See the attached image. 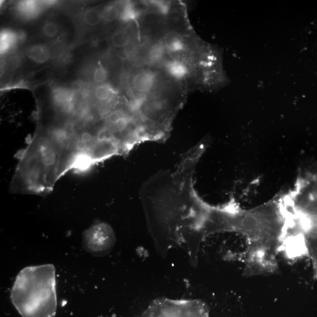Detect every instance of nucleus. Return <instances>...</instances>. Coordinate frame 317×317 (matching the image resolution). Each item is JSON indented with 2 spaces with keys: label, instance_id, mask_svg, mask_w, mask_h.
Wrapping results in <instances>:
<instances>
[{
  "label": "nucleus",
  "instance_id": "obj_1",
  "mask_svg": "<svg viewBox=\"0 0 317 317\" xmlns=\"http://www.w3.org/2000/svg\"><path fill=\"white\" fill-rule=\"evenodd\" d=\"M216 232H233L242 235L251 244L249 266H274L275 251L285 239L288 216L282 195L254 208H240L233 200L216 210Z\"/></svg>",
  "mask_w": 317,
  "mask_h": 317
},
{
  "label": "nucleus",
  "instance_id": "obj_2",
  "mask_svg": "<svg viewBox=\"0 0 317 317\" xmlns=\"http://www.w3.org/2000/svg\"><path fill=\"white\" fill-rule=\"evenodd\" d=\"M11 300L23 317H54L57 310L55 267L23 269L11 289Z\"/></svg>",
  "mask_w": 317,
  "mask_h": 317
},
{
  "label": "nucleus",
  "instance_id": "obj_3",
  "mask_svg": "<svg viewBox=\"0 0 317 317\" xmlns=\"http://www.w3.org/2000/svg\"><path fill=\"white\" fill-rule=\"evenodd\" d=\"M290 216L301 232L317 231V180L308 171L301 173L294 188L283 195Z\"/></svg>",
  "mask_w": 317,
  "mask_h": 317
},
{
  "label": "nucleus",
  "instance_id": "obj_4",
  "mask_svg": "<svg viewBox=\"0 0 317 317\" xmlns=\"http://www.w3.org/2000/svg\"><path fill=\"white\" fill-rule=\"evenodd\" d=\"M142 317H209V310L200 301H166L153 305Z\"/></svg>",
  "mask_w": 317,
  "mask_h": 317
},
{
  "label": "nucleus",
  "instance_id": "obj_5",
  "mask_svg": "<svg viewBox=\"0 0 317 317\" xmlns=\"http://www.w3.org/2000/svg\"><path fill=\"white\" fill-rule=\"evenodd\" d=\"M114 242L113 232L109 225L96 223L83 235V246L92 254L101 256L110 249Z\"/></svg>",
  "mask_w": 317,
  "mask_h": 317
},
{
  "label": "nucleus",
  "instance_id": "obj_6",
  "mask_svg": "<svg viewBox=\"0 0 317 317\" xmlns=\"http://www.w3.org/2000/svg\"><path fill=\"white\" fill-rule=\"evenodd\" d=\"M156 76L150 71H144L136 74L133 80V86L136 91L142 93L150 91L155 84Z\"/></svg>",
  "mask_w": 317,
  "mask_h": 317
},
{
  "label": "nucleus",
  "instance_id": "obj_7",
  "mask_svg": "<svg viewBox=\"0 0 317 317\" xmlns=\"http://www.w3.org/2000/svg\"><path fill=\"white\" fill-rule=\"evenodd\" d=\"M307 254L312 259L314 269L317 277V231H309L304 234Z\"/></svg>",
  "mask_w": 317,
  "mask_h": 317
},
{
  "label": "nucleus",
  "instance_id": "obj_8",
  "mask_svg": "<svg viewBox=\"0 0 317 317\" xmlns=\"http://www.w3.org/2000/svg\"><path fill=\"white\" fill-rule=\"evenodd\" d=\"M74 93L73 90L63 87L54 89L52 92V100L54 105L60 109L68 103L73 102Z\"/></svg>",
  "mask_w": 317,
  "mask_h": 317
},
{
  "label": "nucleus",
  "instance_id": "obj_9",
  "mask_svg": "<svg viewBox=\"0 0 317 317\" xmlns=\"http://www.w3.org/2000/svg\"><path fill=\"white\" fill-rule=\"evenodd\" d=\"M27 55L34 63L44 64L49 60V49L44 45L33 46L28 49Z\"/></svg>",
  "mask_w": 317,
  "mask_h": 317
},
{
  "label": "nucleus",
  "instance_id": "obj_10",
  "mask_svg": "<svg viewBox=\"0 0 317 317\" xmlns=\"http://www.w3.org/2000/svg\"><path fill=\"white\" fill-rule=\"evenodd\" d=\"M164 47L168 51L176 53L183 51L185 49V44L180 35L171 32L166 36Z\"/></svg>",
  "mask_w": 317,
  "mask_h": 317
},
{
  "label": "nucleus",
  "instance_id": "obj_11",
  "mask_svg": "<svg viewBox=\"0 0 317 317\" xmlns=\"http://www.w3.org/2000/svg\"><path fill=\"white\" fill-rule=\"evenodd\" d=\"M166 70L172 78L181 80L188 73V69L185 64L179 61L173 60L166 64Z\"/></svg>",
  "mask_w": 317,
  "mask_h": 317
},
{
  "label": "nucleus",
  "instance_id": "obj_12",
  "mask_svg": "<svg viewBox=\"0 0 317 317\" xmlns=\"http://www.w3.org/2000/svg\"><path fill=\"white\" fill-rule=\"evenodd\" d=\"M17 41V35L13 32L4 30L1 32L0 38V51L4 54L13 48Z\"/></svg>",
  "mask_w": 317,
  "mask_h": 317
},
{
  "label": "nucleus",
  "instance_id": "obj_13",
  "mask_svg": "<svg viewBox=\"0 0 317 317\" xmlns=\"http://www.w3.org/2000/svg\"><path fill=\"white\" fill-rule=\"evenodd\" d=\"M38 4L33 1L21 2L19 5V10L23 16L31 18L36 16L38 12Z\"/></svg>",
  "mask_w": 317,
  "mask_h": 317
},
{
  "label": "nucleus",
  "instance_id": "obj_14",
  "mask_svg": "<svg viewBox=\"0 0 317 317\" xmlns=\"http://www.w3.org/2000/svg\"><path fill=\"white\" fill-rule=\"evenodd\" d=\"M129 43L130 35L125 31H118L112 35V43L117 48H124L128 46Z\"/></svg>",
  "mask_w": 317,
  "mask_h": 317
},
{
  "label": "nucleus",
  "instance_id": "obj_15",
  "mask_svg": "<svg viewBox=\"0 0 317 317\" xmlns=\"http://www.w3.org/2000/svg\"><path fill=\"white\" fill-rule=\"evenodd\" d=\"M102 19V12L97 9H89L84 14V22L89 26L97 25Z\"/></svg>",
  "mask_w": 317,
  "mask_h": 317
},
{
  "label": "nucleus",
  "instance_id": "obj_16",
  "mask_svg": "<svg viewBox=\"0 0 317 317\" xmlns=\"http://www.w3.org/2000/svg\"><path fill=\"white\" fill-rule=\"evenodd\" d=\"M115 93L109 86L102 85L99 86L95 91V97L100 102H107Z\"/></svg>",
  "mask_w": 317,
  "mask_h": 317
},
{
  "label": "nucleus",
  "instance_id": "obj_17",
  "mask_svg": "<svg viewBox=\"0 0 317 317\" xmlns=\"http://www.w3.org/2000/svg\"><path fill=\"white\" fill-rule=\"evenodd\" d=\"M43 30L46 37L54 38L59 33V26L54 22H49L44 25Z\"/></svg>",
  "mask_w": 317,
  "mask_h": 317
},
{
  "label": "nucleus",
  "instance_id": "obj_18",
  "mask_svg": "<svg viewBox=\"0 0 317 317\" xmlns=\"http://www.w3.org/2000/svg\"><path fill=\"white\" fill-rule=\"evenodd\" d=\"M137 13L135 8L130 4L126 5L121 13V19L125 22L135 19Z\"/></svg>",
  "mask_w": 317,
  "mask_h": 317
},
{
  "label": "nucleus",
  "instance_id": "obj_19",
  "mask_svg": "<svg viewBox=\"0 0 317 317\" xmlns=\"http://www.w3.org/2000/svg\"><path fill=\"white\" fill-rule=\"evenodd\" d=\"M108 77V72L105 68L100 65L97 67L94 71V78L95 81L98 83H102L106 81Z\"/></svg>",
  "mask_w": 317,
  "mask_h": 317
},
{
  "label": "nucleus",
  "instance_id": "obj_20",
  "mask_svg": "<svg viewBox=\"0 0 317 317\" xmlns=\"http://www.w3.org/2000/svg\"><path fill=\"white\" fill-rule=\"evenodd\" d=\"M117 14L116 8L114 6H110V7H106L102 12V19L108 22H111L117 17Z\"/></svg>",
  "mask_w": 317,
  "mask_h": 317
},
{
  "label": "nucleus",
  "instance_id": "obj_21",
  "mask_svg": "<svg viewBox=\"0 0 317 317\" xmlns=\"http://www.w3.org/2000/svg\"><path fill=\"white\" fill-rule=\"evenodd\" d=\"M164 49H165V47H162L161 45L154 47L150 51L151 59L154 61H157L161 59L164 54Z\"/></svg>",
  "mask_w": 317,
  "mask_h": 317
},
{
  "label": "nucleus",
  "instance_id": "obj_22",
  "mask_svg": "<svg viewBox=\"0 0 317 317\" xmlns=\"http://www.w3.org/2000/svg\"><path fill=\"white\" fill-rule=\"evenodd\" d=\"M317 180V163L314 164L306 171Z\"/></svg>",
  "mask_w": 317,
  "mask_h": 317
}]
</instances>
